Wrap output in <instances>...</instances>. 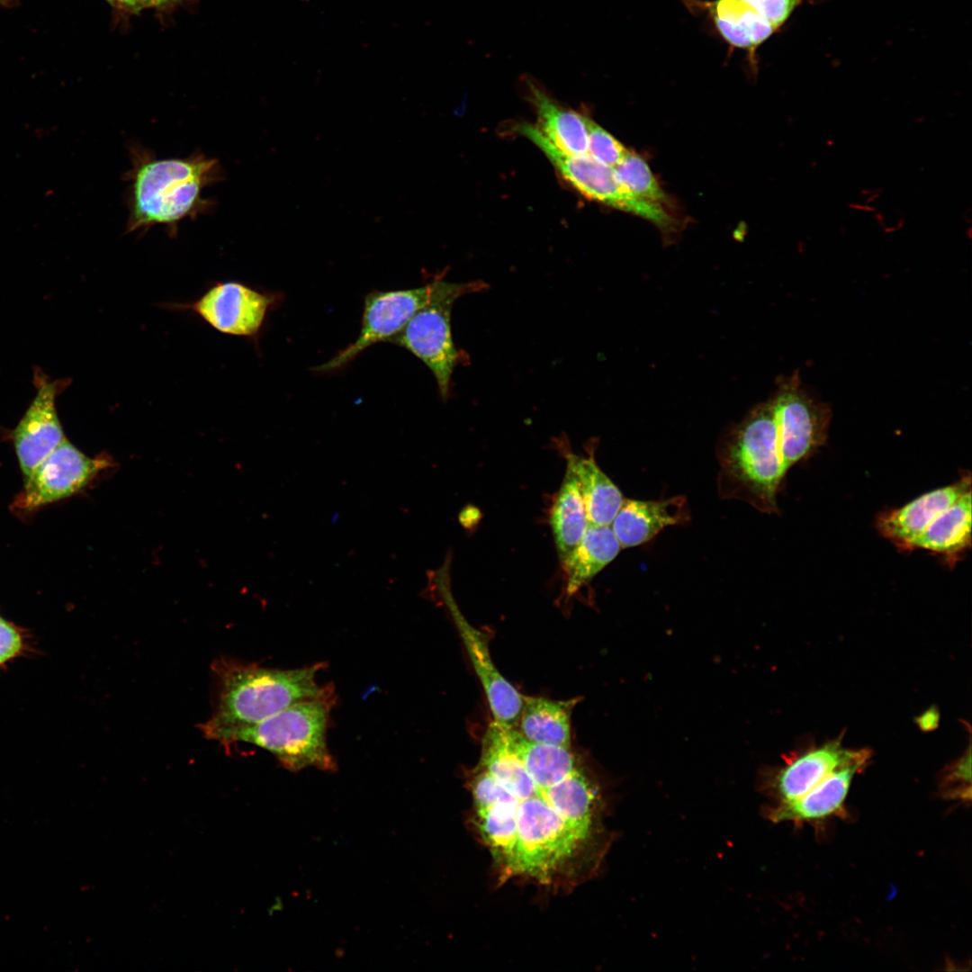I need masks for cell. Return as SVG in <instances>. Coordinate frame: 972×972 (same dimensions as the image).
<instances>
[{"instance_id":"6da1fadb","label":"cell","mask_w":972,"mask_h":972,"mask_svg":"<svg viewBox=\"0 0 972 972\" xmlns=\"http://www.w3.org/2000/svg\"><path fill=\"white\" fill-rule=\"evenodd\" d=\"M472 821L504 878L556 886L595 871L607 849L604 802L580 766L560 780L531 777L500 783L475 769Z\"/></svg>"},{"instance_id":"7a4b0ae2","label":"cell","mask_w":972,"mask_h":972,"mask_svg":"<svg viewBox=\"0 0 972 972\" xmlns=\"http://www.w3.org/2000/svg\"><path fill=\"white\" fill-rule=\"evenodd\" d=\"M130 158L131 167L125 173L127 232L161 225L175 236L181 221L194 220L213 208L214 202L202 194L223 178L218 159L201 152L187 158H158L140 146L130 147Z\"/></svg>"},{"instance_id":"3957f363","label":"cell","mask_w":972,"mask_h":972,"mask_svg":"<svg viewBox=\"0 0 972 972\" xmlns=\"http://www.w3.org/2000/svg\"><path fill=\"white\" fill-rule=\"evenodd\" d=\"M323 667L320 662L280 670L227 659L216 661L212 670L218 683L217 707L201 725L202 734L253 724L295 704L334 696L330 685L317 682Z\"/></svg>"},{"instance_id":"277c9868","label":"cell","mask_w":972,"mask_h":972,"mask_svg":"<svg viewBox=\"0 0 972 972\" xmlns=\"http://www.w3.org/2000/svg\"><path fill=\"white\" fill-rule=\"evenodd\" d=\"M334 701V696H330L301 702L261 722L203 734L221 742L257 745L273 753L291 771L307 767L332 771L337 765L327 745L326 732Z\"/></svg>"},{"instance_id":"5b68a950","label":"cell","mask_w":972,"mask_h":972,"mask_svg":"<svg viewBox=\"0 0 972 972\" xmlns=\"http://www.w3.org/2000/svg\"><path fill=\"white\" fill-rule=\"evenodd\" d=\"M721 467L730 493L760 510L777 511L776 496L784 475L770 401L758 405L732 432Z\"/></svg>"},{"instance_id":"8992f818","label":"cell","mask_w":972,"mask_h":972,"mask_svg":"<svg viewBox=\"0 0 972 972\" xmlns=\"http://www.w3.org/2000/svg\"><path fill=\"white\" fill-rule=\"evenodd\" d=\"M483 281L449 283L433 280L423 286L405 290H373L364 300L361 328L356 340L326 363L313 370L327 373L338 370L352 362L364 350L379 342H388L409 320L432 302L450 296L487 290Z\"/></svg>"},{"instance_id":"52a82bcc","label":"cell","mask_w":972,"mask_h":972,"mask_svg":"<svg viewBox=\"0 0 972 972\" xmlns=\"http://www.w3.org/2000/svg\"><path fill=\"white\" fill-rule=\"evenodd\" d=\"M517 131L535 143L562 176L589 199L644 218L662 229H669L674 224L663 206L644 201L624 186L613 167L595 160L588 154L577 156L563 152L551 143L536 126L521 124Z\"/></svg>"},{"instance_id":"ba28073f","label":"cell","mask_w":972,"mask_h":972,"mask_svg":"<svg viewBox=\"0 0 972 972\" xmlns=\"http://www.w3.org/2000/svg\"><path fill=\"white\" fill-rule=\"evenodd\" d=\"M770 404L778 429L781 472L785 476L791 466L825 444L832 410L826 403L818 402L806 393L798 374L779 383Z\"/></svg>"},{"instance_id":"9c48e42d","label":"cell","mask_w":972,"mask_h":972,"mask_svg":"<svg viewBox=\"0 0 972 972\" xmlns=\"http://www.w3.org/2000/svg\"><path fill=\"white\" fill-rule=\"evenodd\" d=\"M439 593L468 652L473 669L486 694L494 721L515 728L523 707V696L499 671L491 659L487 635L471 625L457 606L451 590L449 557L428 575Z\"/></svg>"},{"instance_id":"30bf717a","label":"cell","mask_w":972,"mask_h":972,"mask_svg":"<svg viewBox=\"0 0 972 972\" xmlns=\"http://www.w3.org/2000/svg\"><path fill=\"white\" fill-rule=\"evenodd\" d=\"M457 299L450 296L430 302L388 341L410 351L426 364L444 400L449 395L452 374L464 354L455 346L451 329V312Z\"/></svg>"},{"instance_id":"8fae6325","label":"cell","mask_w":972,"mask_h":972,"mask_svg":"<svg viewBox=\"0 0 972 972\" xmlns=\"http://www.w3.org/2000/svg\"><path fill=\"white\" fill-rule=\"evenodd\" d=\"M274 302L273 293L227 281L216 283L194 302L175 303L174 307L193 311L220 333L255 337Z\"/></svg>"},{"instance_id":"7c38bea8","label":"cell","mask_w":972,"mask_h":972,"mask_svg":"<svg viewBox=\"0 0 972 972\" xmlns=\"http://www.w3.org/2000/svg\"><path fill=\"white\" fill-rule=\"evenodd\" d=\"M109 463L90 458L65 438L27 477L15 506L32 510L69 497L85 486Z\"/></svg>"},{"instance_id":"4fadbf2b","label":"cell","mask_w":972,"mask_h":972,"mask_svg":"<svg viewBox=\"0 0 972 972\" xmlns=\"http://www.w3.org/2000/svg\"><path fill=\"white\" fill-rule=\"evenodd\" d=\"M37 377V392L14 430V443L25 477L66 438L56 410L58 385L42 374Z\"/></svg>"},{"instance_id":"5bb4252c","label":"cell","mask_w":972,"mask_h":972,"mask_svg":"<svg viewBox=\"0 0 972 972\" xmlns=\"http://www.w3.org/2000/svg\"><path fill=\"white\" fill-rule=\"evenodd\" d=\"M867 750H847L833 741L793 756L776 770L767 787L776 804L794 801L841 766L862 755Z\"/></svg>"},{"instance_id":"9a60e30c","label":"cell","mask_w":972,"mask_h":972,"mask_svg":"<svg viewBox=\"0 0 972 972\" xmlns=\"http://www.w3.org/2000/svg\"><path fill=\"white\" fill-rule=\"evenodd\" d=\"M971 491L970 475L927 492L904 506L884 512L877 519L879 533L901 550H911L914 541L948 508Z\"/></svg>"},{"instance_id":"2e32d148","label":"cell","mask_w":972,"mask_h":972,"mask_svg":"<svg viewBox=\"0 0 972 972\" xmlns=\"http://www.w3.org/2000/svg\"><path fill=\"white\" fill-rule=\"evenodd\" d=\"M870 756L866 751L860 757L836 769L799 798L770 807L769 818L776 823L796 824L825 820L845 814L844 802L856 773L862 770Z\"/></svg>"},{"instance_id":"e0dca14e","label":"cell","mask_w":972,"mask_h":972,"mask_svg":"<svg viewBox=\"0 0 972 972\" xmlns=\"http://www.w3.org/2000/svg\"><path fill=\"white\" fill-rule=\"evenodd\" d=\"M685 498L661 500L624 499L610 526L621 547L644 544L669 526L688 518Z\"/></svg>"},{"instance_id":"ac0fdd59","label":"cell","mask_w":972,"mask_h":972,"mask_svg":"<svg viewBox=\"0 0 972 972\" xmlns=\"http://www.w3.org/2000/svg\"><path fill=\"white\" fill-rule=\"evenodd\" d=\"M526 99L535 108L536 128L556 148L572 155L588 154V134L584 116L563 107L532 76L521 78Z\"/></svg>"},{"instance_id":"d6986e66","label":"cell","mask_w":972,"mask_h":972,"mask_svg":"<svg viewBox=\"0 0 972 972\" xmlns=\"http://www.w3.org/2000/svg\"><path fill=\"white\" fill-rule=\"evenodd\" d=\"M715 28L731 46L747 50L754 58L757 48L776 30L742 0L703 2Z\"/></svg>"},{"instance_id":"ffe728a7","label":"cell","mask_w":972,"mask_h":972,"mask_svg":"<svg viewBox=\"0 0 972 972\" xmlns=\"http://www.w3.org/2000/svg\"><path fill=\"white\" fill-rule=\"evenodd\" d=\"M576 703L523 696V707L516 729L526 740L569 747L571 716Z\"/></svg>"},{"instance_id":"44dd1931","label":"cell","mask_w":972,"mask_h":972,"mask_svg":"<svg viewBox=\"0 0 972 972\" xmlns=\"http://www.w3.org/2000/svg\"><path fill=\"white\" fill-rule=\"evenodd\" d=\"M971 545V491L941 513L912 544L954 562Z\"/></svg>"},{"instance_id":"7402d4cb","label":"cell","mask_w":972,"mask_h":972,"mask_svg":"<svg viewBox=\"0 0 972 972\" xmlns=\"http://www.w3.org/2000/svg\"><path fill=\"white\" fill-rule=\"evenodd\" d=\"M621 545L610 526L589 524L580 542L562 564L566 592L573 595L618 554Z\"/></svg>"},{"instance_id":"603a6c76","label":"cell","mask_w":972,"mask_h":972,"mask_svg":"<svg viewBox=\"0 0 972 972\" xmlns=\"http://www.w3.org/2000/svg\"><path fill=\"white\" fill-rule=\"evenodd\" d=\"M550 525L558 557L562 565L580 542L589 526L577 478L568 464L562 483L551 509Z\"/></svg>"},{"instance_id":"cb8c5ba5","label":"cell","mask_w":972,"mask_h":972,"mask_svg":"<svg viewBox=\"0 0 972 972\" xmlns=\"http://www.w3.org/2000/svg\"><path fill=\"white\" fill-rule=\"evenodd\" d=\"M567 464L577 478L589 524L610 526L624 500L620 490L592 456L580 457L571 453L567 454Z\"/></svg>"},{"instance_id":"d4e9b609","label":"cell","mask_w":972,"mask_h":972,"mask_svg":"<svg viewBox=\"0 0 972 972\" xmlns=\"http://www.w3.org/2000/svg\"><path fill=\"white\" fill-rule=\"evenodd\" d=\"M506 735L510 747L532 777L562 779L580 767L569 747L533 742L525 739L517 729L507 726Z\"/></svg>"},{"instance_id":"484cf974","label":"cell","mask_w":972,"mask_h":972,"mask_svg":"<svg viewBox=\"0 0 972 972\" xmlns=\"http://www.w3.org/2000/svg\"><path fill=\"white\" fill-rule=\"evenodd\" d=\"M614 169L619 182L635 196L662 206L668 202L650 167L634 152L628 151Z\"/></svg>"},{"instance_id":"4316f807","label":"cell","mask_w":972,"mask_h":972,"mask_svg":"<svg viewBox=\"0 0 972 972\" xmlns=\"http://www.w3.org/2000/svg\"><path fill=\"white\" fill-rule=\"evenodd\" d=\"M588 134V155L610 167H616L628 150L606 130L584 116Z\"/></svg>"},{"instance_id":"83f0119b","label":"cell","mask_w":972,"mask_h":972,"mask_svg":"<svg viewBox=\"0 0 972 972\" xmlns=\"http://www.w3.org/2000/svg\"><path fill=\"white\" fill-rule=\"evenodd\" d=\"M970 748L967 753L944 771L941 788L943 796L963 802L971 798Z\"/></svg>"},{"instance_id":"f1b7e54d","label":"cell","mask_w":972,"mask_h":972,"mask_svg":"<svg viewBox=\"0 0 972 972\" xmlns=\"http://www.w3.org/2000/svg\"><path fill=\"white\" fill-rule=\"evenodd\" d=\"M778 31L804 0H742Z\"/></svg>"},{"instance_id":"f546056e","label":"cell","mask_w":972,"mask_h":972,"mask_svg":"<svg viewBox=\"0 0 972 972\" xmlns=\"http://www.w3.org/2000/svg\"><path fill=\"white\" fill-rule=\"evenodd\" d=\"M113 9L122 14H139L148 9L166 10L180 0H105Z\"/></svg>"},{"instance_id":"4dcf8cb0","label":"cell","mask_w":972,"mask_h":972,"mask_svg":"<svg viewBox=\"0 0 972 972\" xmlns=\"http://www.w3.org/2000/svg\"><path fill=\"white\" fill-rule=\"evenodd\" d=\"M22 648V638L17 630L0 617V664L15 656Z\"/></svg>"},{"instance_id":"1f68e13d","label":"cell","mask_w":972,"mask_h":972,"mask_svg":"<svg viewBox=\"0 0 972 972\" xmlns=\"http://www.w3.org/2000/svg\"><path fill=\"white\" fill-rule=\"evenodd\" d=\"M919 727L923 731H931L938 726L939 712L932 707L917 718Z\"/></svg>"},{"instance_id":"d6a6232c","label":"cell","mask_w":972,"mask_h":972,"mask_svg":"<svg viewBox=\"0 0 972 972\" xmlns=\"http://www.w3.org/2000/svg\"><path fill=\"white\" fill-rule=\"evenodd\" d=\"M17 3H18V0H0V5L5 6V7H13V6L16 5Z\"/></svg>"}]
</instances>
